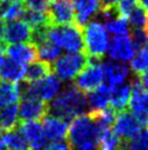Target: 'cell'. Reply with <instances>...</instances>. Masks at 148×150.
I'll list each match as a JSON object with an SVG mask.
<instances>
[{"mask_svg":"<svg viewBox=\"0 0 148 150\" xmlns=\"http://www.w3.org/2000/svg\"><path fill=\"white\" fill-rule=\"evenodd\" d=\"M3 29H4V22L0 19V42H3Z\"/></svg>","mask_w":148,"mask_h":150,"instance_id":"74e56055","label":"cell"},{"mask_svg":"<svg viewBox=\"0 0 148 150\" xmlns=\"http://www.w3.org/2000/svg\"><path fill=\"white\" fill-rule=\"evenodd\" d=\"M136 4H138L140 7L148 11V0H136Z\"/></svg>","mask_w":148,"mask_h":150,"instance_id":"8d00e7d4","label":"cell"},{"mask_svg":"<svg viewBox=\"0 0 148 150\" xmlns=\"http://www.w3.org/2000/svg\"><path fill=\"white\" fill-rule=\"evenodd\" d=\"M101 130L91 114L74 117L68 128V144L71 150H98V137Z\"/></svg>","mask_w":148,"mask_h":150,"instance_id":"6da1fadb","label":"cell"},{"mask_svg":"<svg viewBox=\"0 0 148 150\" xmlns=\"http://www.w3.org/2000/svg\"><path fill=\"white\" fill-rule=\"evenodd\" d=\"M35 45L37 48V57H39V60H43L45 63H52L59 58L61 54V48L50 42L48 38L43 40Z\"/></svg>","mask_w":148,"mask_h":150,"instance_id":"484cf974","label":"cell"},{"mask_svg":"<svg viewBox=\"0 0 148 150\" xmlns=\"http://www.w3.org/2000/svg\"><path fill=\"white\" fill-rule=\"evenodd\" d=\"M130 111L142 126L148 125V94L142 87L138 77L131 82V96L128 99Z\"/></svg>","mask_w":148,"mask_h":150,"instance_id":"ba28073f","label":"cell"},{"mask_svg":"<svg viewBox=\"0 0 148 150\" xmlns=\"http://www.w3.org/2000/svg\"><path fill=\"white\" fill-rule=\"evenodd\" d=\"M103 77L110 86H118L123 83L128 77V68L126 65L119 62H107L101 65Z\"/></svg>","mask_w":148,"mask_h":150,"instance_id":"ac0fdd59","label":"cell"},{"mask_svg":"<svg viewBox=\"0 0 148 150\" xmlns=\"http://www.w3.org/2000/svg\"><path fill=\"white\" fill-rule=\"evenodd\" d=\"M0 150H6L3 142H2V140H1V139H0Z\"/></svg>","mask_w":148,"mask_h":150,"instance_id":"f35d334b","label":"cell"},{"mask_svg":"<svg viewBox=\"0 0 148 150\" xmlns=\"http://www.w3.org/2000/svg\"><path fill=\"white\" fill-rule=\"evenodd\" d=\"M21 99V88L17 82H0V108L17 104Z\"/></svg>","mask_w":148,"mask_h":150,"instance_id":"cb8c5ba5","label":"cell"},{"mask_svg":"<svg viewBox=\"0 0 148 150\" xmlns=\"http://www.w3.org/2000/svg\"><path fill=\"white\" fill-rule=\"evenodd\" d=\"M26 7L23 0L1 1L0 0V19L3 22L20 20L24 17Z\"/></svg>","mask_w":148,"mask_h":150,"instance_id":"44dd1931","label":"cell"},{"mask_svg":"<svg viewBox=\"0 0 148 150\" xmlns=\"http://www.w3.org/2000/svg\"><path fill=\"white\" fill-rule=\"evenodd\" d=\"M50 74H52V67L50 64L43 60H34L26 67L23 80L25 83H33Z\"/></svg>","mask_w":148,"mask_h":150,"instance_id":"603a6c76","label":"cell"},{"mask_svg":"<svg viewBox=\"0 0 148 150\" xmlns=\"http://www.w3.org/2000/svg\"><path fill=\"white\" fill-rule=\"evenodd\" d=\"M109 57L114 62H130L135 55V47L128 35L114 36L109 43Z\"/></svg>","mask_w":148,"mask_h":150,"instance_id":"5bb4252c","label":"cell"},{"mask_svg":"<svg viewBox=\"0 0 148 150\" xmlns=\"http://www.w3.org/2000/svg\"><path fill=\"white\" fill-rule=\"evenodd\" d=\"M138 79H140V84H142V87L144 88V90L148 94V72L147 74H144V75L140 76Z\"/></svg>","mask_w":148,"mask_h":150,"instance_id":"d590c367","label":"cell"},{"mask_svg":"<svg viewBox=\"0 0 148 150\" xmlns=\"http://www.w3.org/2000/svg\"><path fill=\"white\" fill-rule=\"evenodd\" d=\"M23 1H24V4L27 10L40 11V12L47 11L48 0H23Z\"/></svg>","mask_w":148,"mask_h":150,"instance_id":"d6a6232c","label":"cell"},{"mask_svg":"<svg viewBox=\"0 0 148 150\" xmlns=\"http://www.w3.org/2000/svg\"><path fill=\"white\" fill-rule=\"evenodd\" d=\"M43 150H71V148L68 142L60 140V142H52L51 144L47 145Z\"/></svg>","mask_w":148,"mask_h":150,"instance_id":"836d02e7","label":"cell"},{"mask_svg":"<svg viewBox=\"0 0 148 150\" xmlns=\"http://www.w3.org/2000/svg\"><path fill=\"white\" fill-rule=\"evenodd\" d=\"M21 99L22 101L19 106V116L21 122L41 121L48 114L47 102L29 96H22Z\"/></svg>","mask_w":148,"mask_h":150,"instance_id":"30bf717a","label":"cell"},{"mask_svg":"<svg viewBox=\"0 0 148 150\" xmlns=\"http://www.w3.org/2000/svg\"><path fill=\"white\" fill-rule=\"evenodd\" d=\"M87 106L86 94L80 91L75 86H68L48 104V114L62 118L66 122L84 114Z\"/></svg>","mask_w":148,"mask_h":150,"instance_id":"7a4b0ae2","label":"cell"},{"mask_svg":"<svg viewBox=\"0 0 148 150\" xmlns=\"http://www.w3.org/2000/svg\"><path fill=\"white\" fill-rule=\"evenodd\" d=\"M122 146V140L113 132V129H105L99 134L98 150H121Z\"/></svg>","mask_w":148,"mask_h":150,"instance_id":"4316f807","label":"cell"},{"mask_svg":"<svg viewBox=\"0 0 148 150\" xmlns=\"http://www.w3.org/2000/svg\"><path fill=\"white\" fill-rule=\"evenodd\" d=\"M131 41L133 45L135 47V50H140V47H143L148 43V32L147 30H133L132 33Z\"/></svg>","mask_w":148,"mask_h":150,"instance_id":"1f68e13d","label":"cell"},{"mask_svg":"<svg viewBox=\"0 0 148 150\" xmlns=\"http://www.w3.org/2000/svg\"><path fill=\"white\" fill-rule=\"evenodd\" d=\"M112 126L113 132L119 136L121 140L123 139L124 142L134 137L143 127L138 120L126 110L117 114L115 121Z\"/></svg>","mask_w":148,"mask_h":150,"instance_id":"8fae6325","label":"cell"},{"mask_svg":"<svg viewBox=\"0 0 148 150\" xmlns=\"http://www.w3.org/2000/svg\"><path fill=\"white\" fill-rule=\"evenodd\" d=\"M32 40V29L24 20L10 21L4 24L3 42L6 44L31 42Z\"/></svg>","mask_w":148,"mask_h":150,"instance_id":"9a60e30c","label":"cell"},{"mask_svg":"<svg viewBox=\"0 0 148 150\" xmlns=\"http://www.w3.org/2000/svg\"><path fill=\"white\" fill-rule=\"evenodd\" d=\"M25 70L26 66L15 63L6 56L0 64V79L8 82H19L24 79Z\"/></svg>","mask_w":148,"mask_h":150,"instance_id":"d6986e66","label":"cell"},{"mask_svg":"<svg viewBox=\"0 0 148 150\" xmlns=\"http://www.w3.org/2000/svg\"><path fill=\"white\" fill-rule=\"evenodd\" d=\"M126 20H128L133 30H147L148 14L146 12V10H144L137 4L131 10V12L128 13V16L126 17Z\"/></svg>","mask_w":148,"mask_h":150,"instance_id":"f546056e","label":"cell"},{"mask_svg":"<svg viewBox=\"0 0 148 150\" xmlns=\"http://www.w3.org/2000/svg\"><path fill=\"white\" fill-rule=\"evenodd\" d=\"M74 79V86L85 94L98 88L103 81V71L100 60L89 59L87 66Z\"/></svg>","mask_w":148,"mask_h":150,"instance_id":"52a82bcc","label":"cell"},{"mask_svg":"<svg viewBox=\"0 0 148 150\" xmlns=\"http://www.w3.org/2000/svg\"><path fill=\"white\" fill-rule=\"evenodd\" d=\"M47 38L54 45L68 53L84 52L82 28L75 23L64 25H50L47 30Z\"/></svg>","mask_w":148,"mask_h":150,"instance_id":"277c9868","label":"cell"},{"mask_svg":"<svg viewBox=\"0 0 148 150\" xmlns=\"http://www.w3.org/2000/svg\"><path fill=\"white\" fill-rule=\"evenodd\" d=\"M3 53L8 58L21 65H29L37 58L36 45L32 42L15 43L6 45Z\"/></svg>","mask_w":148,"mask_h":150,"instance_id":"4fadbf2b","label":"cell"},{"mask_svg":"<svg viewBox=\"0 0 148 150\" xmlns=\"http://www.w3.org/2000/svg\"><path fill=\"white\" fill-rule=\"evenodd\" d=\"M47 16L50 25H64L74 23L72 0H48Z\"/></svg>","mask_w":148,"mask_h":150,"instance_id":"9c48e42d","label":"cell"},{"mask_svg":"<svg viewBox=\"0 0 148 150\" xmlns=\"http://www.w3.org/2000/svg\"><path fill=\"white\" fill-rule=\"evenodd\" d=\"M111 87L107 84H100L95 90L88 92L87 104L89 105L91 111H99L107 108L110 103Z\"/></svg>","mask_w":148,"mask_h":150,"instance_id":"7402d4cb","label":"cell"},{"mask_svg":"<svg viewBox=\"0 0 148 150\" xmlns=\"http://www.w3.org/2000/svg\"><path fill=\"white\" fill-rule=\"evenodd\" d=\"M131 69L136 77L148 72V43L140 47L137 54L131 59Z\"/></svg>","mask_w":148,"mask_h":150,"instance_id":"f1b7e54d","label":"cell"},{"mask_svg":"<svg viewBox=\"0 0 148 150\" xmlns=\"http://www.w3.org/2000/svg\"><path fill=\"white\" fill-rule=\"evenodd\" d=\"M131 96V83H121L118 86H111L110 104L117 113L126 110L128 99Z\"/></svg>","mask_w":148,"mask_h":150,"instance_id":"ffe728a7","label":"cell"},{"mask_svg":"<svg viewBox=\"0 0 148 150\" xmlns=\"http://www.w3.org/2000/svg\"><path fill=\"white\" fill-rule=\"evenodd\" d=\"M118 1H119V0H99L100 11L108 10V9H111V8H115Z\"/></svg>","mask_w":148,"mask_h":150,"instance_id":"e575fe53","label":"cell"},{"mask_svg":"<svg viewBox=\"0 0 148 150\" xmlns=\"http://www.w3.org/2000/svg\"><path fill=\"white\" fill-rule=\"evenodd\" d=\"M74 10V23L84 28L100 11L99 0H72Z\"/></svg>","mask_w":148,"mask_h":150,"instance_id":"2e32d148","label":"cell"},{"mask_svg":"<svg viewBox=\"0 0 148 150\" xmlns=\"http://www.w3.org/2000/svg\"><path fill=\"white\" fill-rule=\"evenodd\" d=\"M19 122V106L11 104L1 108L0 110V129L3 132H10L15 129Z\"/></svg>","mask_w":148,"mask_h":150,"instance_id":"d4e9b609","label":"cell"},{"mask_svg":"<svg viewBox=\"0 0 148 150\" xmlns=\"http://www.w3.org/2000/svg\"><path fill=\"white\" fill-rule=\"evenodd\" d=\"M89 58L84 52L69 53L56 59L52 72L59 79L68 81L74 79L87 66Z\"/></svg>","mask_w":148,"mask_h":150,"instance_id":"5b68a950","label":"cell"},{"mask_svg":"<svg viewBox=\"0 0 148 150\" xmlns=\"http://www.w3.org/2000/svg\"><path fill=\"white\" fill-rule=\"evenodd\" d=\"M29 145L31 150H43L47 146L48 139L46 137L40 123L37 121L22 122L19 130Z\"/></svg>","mask_w":148,"mask_h":150,"instance_id":"7c38bea8","label":"cell"},{"mask_svg":"<svg viewBox=\"0 0 148 150\" xmlns=\"http://www.w3.org/2000/svg\"><path fill=\"white\" fill-rule=\"evenodd\" d=\"M0 130H1V129H0Z\"/></svg>","mask_w":148,"mask_h":150,"instance_id":"ab89813d","label":"cell"},{"mask_svg":"<svg viewBox=\"0 0 148 150\" xmlns=\"http://www.w3.org/2000/svg\"><path fill=\"white\" fill-rule=\"evenodd\" d=\"M82 32L84 53L89 59L101 62L109 47V35L105 25L99 21L88 22Z\"/></svg>","mask_w":148,"mask_h":150,"instance_id":"3957f363","label":"cell"},{"mask_svg":"<svg viewBox=\"0 0 148 150\" xmlns=\"http://www.w3.org/2000/svg\"><path fill=\"white\" fill-rule=\"evenodd\" d=\"M41 121H43L41 126L48 140L60 142L66 138L69 125L64 120L47 114Z\"/></svg>","mask_w":148,"mask_h":150,"instance_id":"e0dca14e","label":"cell"},{"mask_svg":"<svg viewBox=\"0 0 148 150\" xmlns=\"http://www.w3.org/2000/svg\"><path fill=\"white\" fill-rule=\"evenodd\" d=\"M123 150H148V129L140 130L122 146Z\"/></svg>","mask_w":148,"mask_h":150,"instance_id":"4dcf8cb0","label":"cell"},{"mask_svg":"<svg viewBox=\"0 0 148 150\" xmlns=\"http://www.w3.org/2000/svg\"><path fill=\"white\" fill-rule=\"evenodd\" d=\"M1 140L3 142L6 150H29V145L25 138L15 129L6 132Z\"/></svg>","mask_w":148,"mask_h":150,"instance_id":"83f0119b","label":"cell"},{"mask_svg":"<svg viewBox=\"0 0 148 150\" xmlns=\"http://www.w3.org/2000/svg\"><path fill=\"white\" fill-rule=\"evenodd\" d=\"M60 88V79L54 74H50L33 83H25V88L23 91H21V98L29 96L39 99L44 102H48L57 96Z\"/></svg>","mask_w":148,"mask_h":150,"instance_id":"8992f818","label":"cell"}]
</instances>
